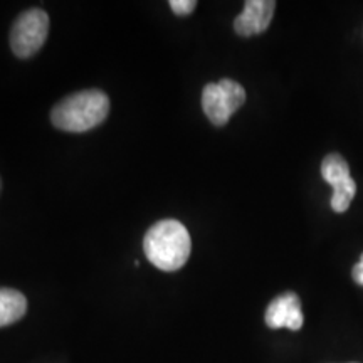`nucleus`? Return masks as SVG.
<instances>
[{
  "mask_svg": "<svg viewBox=\"0 0 363 363\" xmlns=\"http://www.w3.org/2000/svg\"><path fill=\"white\" fill-rule=\"evenodd\" d=\"M147 259L162 271H179L189 261L192 251L190 234L182 222L165 219L148 229L143 239Z\"/></svg>",
  "mask_w": 363,
  "mask_h": 363,
  "instance_id": "f257e3e1",
  "label": "nucleus"
},
{
  "mask_svg": "<svg viewBox=\"0 0 363 363\" xmlns=\"http://www.w3.org/2000/svg\"><path fill=\"white\" fill-rule=\"evenodd\" d=\"M110 113V98L99 89H84L61 99L51 113V121L57 130L69 133L96 128Z\"/></svg>",
  "mask_w": 363,
  "mask_h": 363,
  "instance_id": "f03ea898",
  "label": "nucleus"
},
{
  "mask_svg": "<svg viewBox=\"0 0 363 363\" xmlns=\"http://www.w3.org/2000/svg\"><path fill=\"white\" fill-rule=\"evenodd\" d=\"M246 101V91L233 79L207 84L202 91V108L212 125L224 126Z\"/></svg>",
  "mask_w": 363,
  "mask_h": 363,
  "instance_id": "7ed1b4c3",
  "label": "nucleus"
},
{
  "mask_svg": "<svg viewBox=\"0 0 363 363\" xmlns=\"http://www.w3.org/2000/svg\"><path fill=\"white\" fill-rule=\"evenodd\" d=\"M49 34V16L43 9H30L17 17L11 30V48L21 59L40 51Z\"/></svg>",
  "mask_w": 363,
  "mask_h": 363,
  "instance_id": "20e7f679",
  "label": "nucleus"
},
{
  "mask_svg": "<svg viewBox=\"0 0 363 363\" xmlns=\"http://www.w3.org/2000/svg\"><path fill=\"white\" fill-rule=\"evenodd\" d=\"M321 175L333 187L331 195V208L338 214L348 211L357 194V184L350 175V167L338 153H330L321 163Z\"/></svg>",
  "mask_w": 363,
  "mask_h": 363,
  "instance_id": "39448f33",
  "label": "nucleus"
},
{
  "mask_svg": "<svg viewBox=\"0 0 363 363\" xmlns=\"http://www.w3.org/2000/svg\"><path fill=\"white\" fill-rule=\"evenodd\" d=\"M305 323L301 301L294 293H284L274 298L266 310V325L272 330L288 328L298 331Z\"/></svg>",
  "mask_w": 363,
  "mask_h": 363,
  "instance_id": "423d86ee",
  "label": "nucleus"
},
{
  "mask_svg": "<svg viewBox=\"0 0 363 363\" xmlns=\"http://www.w3.org/2000/svg\"><path fill=\"white\" fill-rule=\"evenodd\" d=\"M276 2L272 0H247L244 11L235 17L234 29L242 38L262 34L269 27L274 16Z\"/></svg>",
  "mask_w": 363,
  "mask_h": 363,
  "instance_id": "0eeeda50",
  "label": "nucleus"
},
{
  "mask_svg": "<svg viewBox=\"0 0 363 363\" xmlns=\"http://www.w3.org/2000/svg\"><path fill=\"white\" fill-rule=\"evenodd\" d=\"M27 311L24 294L12 288H0V328L19 321Z\"/></svg>",
  "mask_w": 363,
  "mask_h": 363,
  "instance_id": "6e6552de",
  "label": "nucleus"
},
{
  "mask_svg": "<svg viewBox=\"0 0 363 363\" xmlns=\"http://www.w3.org/2000/svg\"><path fill=\"white\" fill-rule=\"evenodd\" d=\"M170 7L177 16H187V13L194 12V9L197 7V2L195 0H172Z\"/></svg>",
  "mask_w": 363,
  "mask_h": 363,
  "instance_id": "1a4fd4ad",
  "label": "nucleus"
},
{
  "mask_svg": "<svg viewBox=\"0 0 363 363\" xmlns=\"http://www.w3.org/2000/svg\"><path fill=\"white\" fill-rule=\"evenodd\" d=\"M352 274H353V279H355V283L363 286V254H362L360 261L357 262V266L353 267Z\"/></svg>",
  "mask_w": 363,
  "mask_h": 363,
  "instance_id": "9d476101",
  "label": "nucleus"
}]
</instances>
